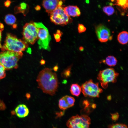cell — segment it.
Instances as JSON below:
<instances>
[{"instance_id":"44dd1931","label":"cell","mask_w":128,"mask_h":128,"mask_svg":"<svg viewBox=\"0 0 128 128\" xmlns=\"http://www.w3.org/2000/svg\"><path fill=\"white\" fill-rule=\"evenodd\" d=\"M103 12L108 16L112 15L114 12V8L111 6H105L103 7Z\"/></svg>"},{"instance_id":"9a60e30c","label":"cell","mask_w":128,"mask_h":128,"mask_svg":"<svg viewBox=\"0 0 128 128\" xmlns=\"http://www.w3.org/2000/svg\"><path fill=\"white\" fill-rule=\"evenodd\" d=\"M29 7L28 4L24 2L20 3L18 5L15 7L14 10L15 13H21L25 16L29 11Z\"/></svg>"},{"instance_id":"f546056e","label":"cell","mask_w":128,"mask_h":128,"mask_svg":"<svg viewBox=\"0 0 128 128\" xmlns=\"http://www.w3.org/2000/svg\"><path fill=\"white\" fill-rule=\"evenodd\" d=\"M11 1L10 0H6L4 2V5L7 8L9 7L10 5Z\"/></svg>"},{"instance_id":"8fae6325","label":"cell","mask_w":128,"mask_h":128,"mask_svg":"<svg viewBox=\"0 0 128 128\" xmlns=\"http://www.w3.org/2000/svg\"><path fill=\"white\" fill-rule=\"evenodd\" d=\"M65 0H43L42 5L46 12L50 15L59 7L63 6Z\"/></svg>"},{"instance_id":"8d00e7d4","label":"cell","mask_w":128,"mask_h":128,"mask_svg":"<svg viewBox=\"0 0 128 128\" xmlns=\"http://www.w3.org/2000/svg\"><path fill=\"white\" fill-rule=\"evenodd\" d=\"M111 96H109L107 97V99L108 100H110L111 99Z\"/></svg>"},{"instance_id":"5b68a950","label":"cell","mask_w":128,"mask_h":128,"mask_svg":"<svg viewBox=\"0 0 128 128\" xmlns=\"http://www.w3.org/2000/svg\"><path fill=\"white\" fill-rule=\"evenodd\" d=\"M119 73L112 68H107L100 71L97 78L101 87L104 89L107 88L109 83H115L119 75Z\"/></svg>"},{"instance_id":"8992f818","label":"cell","mask_w":128,"mask_h":128,"mask_svg":"<svg viewBox=\"0 0 128 128\" xmlns=\"http://www.w3.org/2000/svg\"><path fill=\"white\" fill-rule=\"evenodd\" d=\"M99 83L94 82L91 79L86 81L81 85V91L85 97H99L103 92L99 87Z\"/></svg>"},{"instance_id":"5bb4252c","label":"cell","mask_w":128,"mask_h":128,"mask_svg":"<svg viewBox=\"0 0 128 128\" xmlns=\"http://www.w3.org/2000/svg\"><path fill=\"white\" fill-rule=\"evenodd\" d=\"M111 1L115 3L114 5H116L118 6L119 10L122 11L121 14L122 15L126 12L128 6V0H111Z\"/></svg>"},{"instance_id":"7402d4cb","label":"cell","mask_w":128,"mask_h":128,"mask_svg":"<svg viewBox=\"0 0 128 128\" xmlns=\"http://www.w3.org/2000/svg\"><path fill=\"white\" fill-rule=\"evenodd\" d=\"M71 66H70L64 70L61 73L62 77L64 78H67L70 77L71 74Z\"/></svg>"},{"instance_id":"484cf974","label":"cell","mask_w":128,"mask_h":128,"mask_svg":"<svg viewBox=\"0 0 128 128\" xmlns=\"http://www.w3.org/2000/svg\"><path fill=\"white\" fill-rule=\"evenodd\" d=\"M62 35V33L59 30H57L56 33L54 34V36L56 41L59 42L61 40L60 37Z\"/></svg>"},{"instance_id":"6da1fadb","label":"cell","mask_w":128,"mask_h":128,"mask_svg":"<svg viewBox=\"0 0 128 128\" xmlns=\"http://www.w3.org/2000/svg\"><path fill=\"white\" fill-rule=\"evenodd\" d=\"M37 81L39 88L46 94L54 95L58 86V82L56 74L51 69L45 68L40 72Z\"/></svg>"},{"instance_id":"cb8c5ba5","label":"cell","mask_w":128,"mask_h":128,"mask_svg":"<svg viewBox=\"0 0 128 128\" xmlns=\"http://www.w3.org/2000/svg\"><path fill=\"white\" fill-rule=\"evenodd\" d=\"M109 128H128L126 124L121 123H117L110 125Z\"/></svg>"},{"instance_id":"7c38bea8","label":"cell","mask_w":128,"mask_h":128,"mask_svg":"<svg viewBox=\"0 0 128 128\" xmlns=\"http://www.w3.org/2000/svg\"><path fill=\"white\" fill-rule=\"evenodd\" d=\"M64 10L69 17L79 16L81 14L79 8L77 6L69 5L64 7Z\"/></svg>"},{"instance_id":"74e56055","label":"cell","mask_w":128,"mask_h":128,"mask_svg":"<svg viewBox=\"0 0 128 128\" xmlns=\"http://www.w3.org/2000/svg\"><path fill=\"white\" fill-rule=\"evenodd\" d=\"M79 50L81 51H82L83 50L84 48L82 46H81L79 48Z\"/></svg>"},{"instance_id":"ba28073f","label":"cell","mask_w":128,"mask_h":128,"mask_svg":"<svg viewBox=\"0 0 128 128\" xmlns=\"http://www.w3.org/2000/svg\"><path fill=\"white\" fill-rule=\"evenodd\" d=\"M90 118L87 115H77L70 118L66 125L68 128H89Z\"/></svg>"},{"instance_id":"30bf717a","label":"cell","mask_w":128,"mask_h":128,"mask_svg":"<svg viewBox=\"0 0 128 128\" xmlns=\"http://www.w3.org/2000/svg\"><path fill=\"white\" fill-rule=\"evenodd\" d=\"M95 31L98 40L102 43L112 39L110 30L103 24H100L95 27Z\"/></svg>"},{"instance_id":"f35d334b","label":"cell","mask_w":128,"mask_h":128,"mask_svg":"<svg viewBox=\"0 0 128 128\" xmlns=\"http://www.w3.org/2000/svg\"><path fill=\"white\" fill-rule=\"evenodd\" d=\"M30 96V95L29 94H27V98H29Z\"/></svg>"},{"instance_id":"9c48e42d","label":"cell","mask_w":128,"mask_h":128,"mask_svg":"<svg viewBox=\"0 0 128 128\" xmlns=\"http://www.w3.org/2000/svg\"><path fill=\"white\" fill-rule=\"evenodd\" d=\"M24 41L32 44H34L38 39L37 28L34 23L31 22L24 26L23 32Z\"/></svg>"},{"instance_id":"4fadbf2b","label":"cell","mask_w":128,"mask_h":128,"mask_svg":"<svg viewBox=\"0 0 128 128\" xmlns=\"http://www.w3.org/2000/svg\"><path fill=\"white\" fill-rule=\"evenodd\" d=\"M15 112L18 117L23 118L27 116L29 113V110L26 105L20 104L16 107L15 109Z\"/></svg>"},{"instance_id":"ffe728a7","label":"cell","mask_w":128,"mask_h":128,"mask_svg":"<svg viewBox=\"0 0 128 128\" xmlns=\"http://www.w3.org/2000/svg\"><path fill=\"white\" fill-rule=\"evenodd\" d=\"M59 106L60 109L63 110L70 107L64 96L59 100Z\"/></svg>"},{"instance_id":"4dcf8cb0","label":"cell","mask_w":128,"mask_h":128,"mask_svg":"<svg viewBox=\"0 0 128 128\" xmlns=\"http://www.w3.org/2000/svg\"><path fill=\"white\" fill-rule=\"evenodd\" d=\"M3 29H1L0 27V48H1L2 47V46L1 44V32L2 31V30Z\"/></svg>"},{"instance_id":"ab89813d","label":"cell","mask_w":128,"mask_h":128,"mask_svg":"<svg viewBox=\"0 0 128 128\" xmlns=\"http://www.w3.org/2000/svg\"><path fill=\"white\" fill-rule=\"evenodd\" d=\"M85 1L86 3L87 4L89 3V0H86Z\"/></svg>"},{"instance_id":"f1b7e54d","label":"cell","mask_w":128,"mask_h":128,"mask_svg":"<svg viewBox=\"0 0 128 128\" xmlns=\"http://www.w3.org/2000/svg\"><path fill=\"white\" fill-rule=\"evenodd\" d=\"M83 104L84 106L85 109L88 108L90 105L89 102L87 100H84L83 101Z\"/></svg>"},{"instance_id":"d6986e66","label":"cell","mask_w":128,"mask_h":128,"mask_svg":"<svg viewBox=\"0 0 128 128\" xmlns=\"http://www.w3.org/2000/svg\"><path fill=\"white\" fill-rule=\"evenodd\" d=\"M102 62L110 67H113L116 65L117 60L116 58L114 56H109L106 58L105 60Z\"/></svg>"},{"instance_id":"d6a6232c","label":"cell","mask_w":128,"mask_h":128,"mask_svg":"<svg viewBox=\"0 0 128 128\" xmlns=\"http://www.w3.org/2000/svg\"><path fill=\"white\" fill-rule=\"evenodd\" d=\"M58 69V67L57 65H56L53 67V69L55 71H57Z\"/></svg>"},{"instance_id":"3957f363","label":"cell","mask_w":128,"mask_h":128,"mask_svg":"<svg viewBox=\"0 0 128 128\" xmlns=\"http://www.w3.org/2000/svg\"><path fill=\"white\" fill-rule=\"evenodd\" d=\"M28 46L27 43L11 34H7L5 43L1 48L3 51L9 50L22 53Z\"/></svg>"},{"instance_id":"603a6c76","label":"cell","mask_w":128,"mask_h":128,"mask_svg":"<svg viewBox=\"0 0 128 128\" xmlns=\"http://www.w3.org/2000/svg\"><path fill=\"white\" fill-rule=\"evenodd\" d=\"M64 96L70 107L74 105L75 99L73 97L67 95Z\"/></svg>"},{"instance_id":"1f68e13d","label":"cell","mask_w":128,"mask_h":128,"mask_svg":"<svg viewBox=\"0 0 128 128\" xmlns=\"http://www.w3.org/2000/svg\"><path fill=\"white\" fill-rule=\"evenodd\" d=\"M64 112H61L60 113H57V117H60V116H62L64 114Z\"/></svg>"},{"instance_id":"277c9868","label":"cell","mask_w":128,"mask_h":128,"mask_svg":"<svg viewBox=\"0 0 128 128\" xmlns=\"http://www.w3.org/2000/svg\"><path fill=\"white\" fill-rule=\"evenodd\" d=\"M37 28L38 43L40 49L50 50L49 43L51 38L47 28L41 22H34Z\"/></svg>"},{"instance_id":"7a4b0ae2","label":"cell","mask_w":128,"mask_h":128,"mask_svg":"<svg viewBox=\"0 0 128 128\" xmlns=\"http://www.w3.org/2000/svg\"><path fill=\"white\" fill-rule=\"evenodd\" d=\"M22 53L16 52L9 50L0 52V64L5 69H16L18 67V62L22 57Z\"/></svg>"},{"instance_id":"d590c367","label":"cell","mask_w":128,"mask_h":128,"mask_svg":"<svg viewBox=\"0 0 128 128\" xmlns=\"http://www.w3.org/2000/svg\"><path fill=\"white\" fill-rule=\"evenodd\" d=\"M31 49L29 48H28L27 50V52L29 53V54H31Z\"/></svg>"},{"instance_id":"2e32d148","label":"cell","mask_w":128,"mask_h":128,"mask_svg":"<svg viewBox=\"0 0 128 128\" xmlns=\"http://www.w3.org/2000/svg\"><path fill=\"white\" fill-rule=\"evenodd\" d=\"M119 42L122 45L126 44L128 42V33L126 31H123L119 33L117 36Z\"/></svg>"},{"instance_id":"83f0119b","label":"cell","mask_w":128,"mask_h":128,"mask_svg":"<svg viewBox=\"0 0 128 128\" xmlns=\"http://www.w3.org/2000/svg\"><path fill=\"white\" fill-rule=\"evenodd\" d=\"M111 118L112 120L114 121L117 120L119 117V115L118 113H116L114 114H111Z\"/></svg>"},{"instance_id":"52a82bcc","label":"cell","mask_w":128,"mask_h":128,"mask_svg":"<svg viewBox=\"0 0 128 128\" xmlns=\"http://www.w3.org/2000/svg\"><path fill=\"white\" fill-rule=\"evenodd\" d=\"M63 6L59 7L50 14L51 21L56 25H64L71 23L72 19L65 13Z\"/></svg>"},{"instance_id":"e0dca14e","label":"cell","mask_w":128,"mask_h":128,"mask_svg":"<svg viewBox=\"0 0 128 128\" xmlns=\"http://www.w3.org/2000/svg\"><path fill=\"white\" fill-rule=\"evenodd\" d=\"M81 88L79 85L77 83L72 84L70 86V92L72 95L78 96L81 91Z\"/></svg>"},{"instance_id":"4316f807","label":"cell","mask_w":128,"mask_h":128,"mask_svg":"<svg viewBox=\"0 0 128 128\" xmlns=\"http://www.w3.org/2000/svg\"><path fill=\"white\" fill-rule=\"evenodd\" d=\"M78 31L79 33H81L85 32L86 30V28L82 24H79L78 26Z\"/></svg>"},{"instance_id":"836d02e7","label":"cell","mask_w":128,"mask_h":128,"mask_svg":"<svg viewBox=\"0 0 128 128\" xmlns=\"http://www.w3.org/2000/svg\"><path fill=\"white\" fill-rule=\"evenodd\" d=\"M45 61L43 59L41 60L40 61V64L41 65L44 64L45 63Z\"/></svg>"},{"instance_id":"e575fe53","label":"cell","mask_w":128,"mask_h":128,"mask_svg":"<svg viewBox=\"0 0 128 128\" xmlns=\"http://www.w3.org/2000/svg\"><path fill=\"white\" fill-rule=\"evenodd\" d=\"M91 107L93 109H95L96 107V105L95 104H93L91 105Z\"/></svg>"},{"instance_id":"d4e9b609","label":"cell","mask_w":128,"mask_h":128,"mask_svg":"<svg viewBox=\"0 0 128 128\" xmlns=\"http://www.w3.org/2000/svg\"><path fill=\"white\" fill-rule=\"evenodd\" d=\"M5 70L4 67L0 64V80L4 78L5 77Z\"/></svg>"},{"instance_id":"ac0fdd59","label":"cell","mask_w":128,"mask_h":128,"mask_svg":"<svg viewBox=\"0 0 128 128\" xmlns=\"http://www.w3.org/2000/svg\"><path fill=\"white\" fill-rule=\"evenodd\" d=\"M16 20L15 16L12 14H8L5 17V21L6 23L8 25L13 26L14 28L16 27Z\"/></svg>"}]
</instances>
